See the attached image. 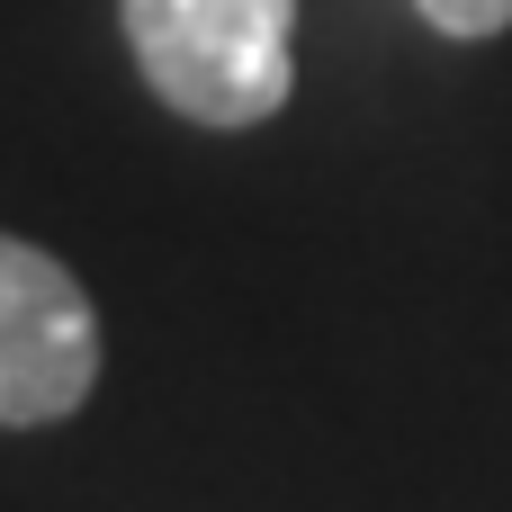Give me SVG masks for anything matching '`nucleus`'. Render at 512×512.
Here are the masks:
<instances>
[{"label":"nucleus","instance_id":"obj_1","mask_svg":"<svg viewBox=\"0 0 512 512\" xmlns=\"http://www.w3.org/2000/svg\"><path fill=\"white\" fill-rule=\"evenodd\" d=\"M144 90L189 126H261L297 90V0H117Z\"/></svg>","mask_w":512,"mask_h":512},{"label":"nucleus","instance_id":"obj_2","mask_svg":"<svg viewBox=\"0 0 512 512\" xmlns=\"http://www.w3.org/2000/svg\"><path fill=\"white\" fill-rule=\"evenodd\" d=\"M99 387V315H90V288L0 234V432H36V423H63L81 414Z\"/></svg>","mask_w":512,"mask_h":512},{"label":"nucleus","instance_id":"obj_3","mask_svg":"<svg viewBox=\"0 0 512 512\" xmlns=\"http://www.w3.org/2000/svg\"><path fill=\"white\" fill-rule=\"evenodd\" d=\"M441 36H459V45H477V36H504L512 27V0H414Z\"/></svg>","mask_w":512,"mask_h":512}]
</instances>
